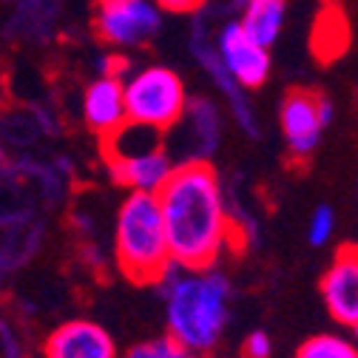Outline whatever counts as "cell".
<instances>
[{
	"instance_id": "1",
	"label": "cell",
	"mask_w": 358,
	"mask_h": 358,
	"mask_svg": "<svg viewBox=\"0 0 358 358\" xmlns=\"http://www.w3.org/2000/svg\"><path fill=\"white\" fill-rule=\"evenodd\" d=\"M157 202L171 264L176 267H216L222 256L242 242L222 179L210 162L176 165L157 191Z\"/></svg>"
},
{
	"instance_id": "2",
	"label": "cell",
	"mask_w": 358,
	"mask_h": 358,
	"mask_svg": "<svg viewBox=\"0 0 358 358\" xmlns=\"http://www.w3.org/2000/svg\"><path fill=\"white\" fill-rule=\"evenodd\" d=\"M162 293L165 336L194 355L210 352L231 319V279L219 267H176L154 285Z\"/></svg>"
},
{
	"instance_id": "3",
	"label": "cell",
	"mask_w": 358,
	"mask_h": 358,
	"mask_svg": "<svg viewBox=\"0 0 358 358\" xmlns=\"http://www.w3.org/2000/svg\"><path fill=\"white\" fill-rule=\"evenodd\" d=\"M114 259L134 285H157L171 271V253L157 194L128 191L114 219Z\"/></svg>"
},
{
	"instance_id": "4",
	"label": "cell",
	"mask_w": 358,
	"mask_h": 358,
	"mask_svg": "<svg viewBox=\"0 0 358 358\" xmlns=\"http://www.w3.org/2000/svg\"><path fill=\"white\" fill-rule=\"evenodd\" d=\"M106 162L117 185L140 194H157L176 168L162 134L134 122H125L106 140Z\"/></svg>"
},
{
	"instance_id": "5",
	"label": "cell",
	"mask_w": 358,
	"mask_h": 358,
	"mask_svg": "<svg viewBox=\"0 0 358 358\" xmlns=\"http://www.w3.org/2000/svg\"><path fill=\"white\" fill-rule=\"evenodd\" d=\"M122 94H125V114L128 122L145 125L159 134L171 131L188 106V88L185 80L173 69L151 63L134 74L122 77Z\"/></svg>"
},
{
	"instance_id": "6",
	"label": "cell",
	"mask_w": 358,
	"mask_h": 358,
	"mask_svg": "<svg viewBox=\"0 0 358 358\" xmlns=\"http://www.w3.org/2000/svg\"><path fill=\"white\" fill-rule=\"evenodd\" d=\"M165 134V151L176 165L210 162L222 145V134H225V111L210 97H191L179 122Z\"/></svg>"
},
{
	"instance_id": "7",
	"label": "cell",
	"mask_w": 358,
	"mask_h": 358,
	"mask_svg": "<svg viewBox=\"0 0 358 358\" xmlns=\"http://www.w3.org/2000/svg\"><path fill=\"white\" fill-rule=\"evenodd\" d=\"M162 29L157 0H97L94 31L111 49H143Z\"/></svg>"
},
{
	"instance_id": "8",
	"label": "cell",
	"mask_w": 358,
	"mask_h": 358,
	"mask_svg": "<svg viewBox=\"0 0 358 358\" xmlns=\"http://www.w3.org/2000/svg\"><path fill=\"white\" fill-rule=\"evenodd\" d=\"M188 49L194 55V60L199 63V69L208 74V80L216 85V92H222L228 103V114L234 117V122L248 134V137H259V120H256V108L250 103V94L228 77L225 66L219 60L216 43H213V29H210V17L205 12L194 15L191 31H188Z\"/></svg>"
},
{
	"instance_id": "9",
	"label": "cell",
	"mask_w": 358,
	"mask_h": 358,
	"mask_svg": "<svg viewBox=\"0 0 358 358\" xmlns=\"http://www.w3.org/2000/svg\"><path fill=\"white\" fill-rule=\"evenodd\" d=\"M333 103L324 94L307 92V88H293L290 94H285L279 106V128L287 151L296 159L310 157L319 148L324 128L333 122Z\"/></svg>"
},
{
	"instance_id": "10",
	"label": "cell",
	"mask_w": 358,
	"mask_h": 358,
	"mask_svg": "<svg viewBox=\"0 0 358 358\" xmlns=\"http://www.w3.org/2000/svg\"><path fill=\"white\" fill-rule=\"evenodd\" d=\"M213 43L219 60L225 66L228 77L242 88V92H256L271 77V49L253 40L239 20H228L213 31Z\"/></svg>"
},
{
	"instance_id": "11",
	"label": "cell",
	"mask_w": 358,
	"mask_h": 358,
	"mask_svg": "<svg viewBox=\"0 0 358 358\" xmlns=\"http://www.w3.org/2000/svg\"><path fill=\"white\" fill-rule=\"evenodd\" d=\"M43 358H120L114 336L92 319H69L43 341Z\"/></svg>"
},
{
	"instance_id": "12",
	"label": "cell",
	"mask_w": 358,
	"mask_h": 358,
	"mask_svg": "<svg viewBox=\"0 0 358 358\" xmlns=\"http://www.w3.org/2000/svg\"><path fill=\"white\" fill-rule=\"evenodd\" d=\"M330 319L347 330L358 327V248H341L322 279Z\"/></svg>"
},
{
	"instance_id": "13",
	"label": "cell",
	"mask_w": 358,
	"mask_h": 358,
	"mask_svg": "<svg viewBox=\"0 0 358 358\" xmlns=\"http://www.w3.org/2000/svg\"><path fill=\"white\" fill-rule=\"evenodd\" d=\"M122 77L125 74H100L83 92V120L103 140H108L128 122Z\"/></svg>"
},
{
	"instance_id": "14",
	"label": "cell",
	"mask_w": 358,
	"mask_h": 358,
	"mask_svg": "<svg viewBox=\"0 0 358 358\" xmlns=\"http://www.w3.org/2000/svg\"><path fill=\"white\" fill-rule=\"evenodd\" d=\"M43 242V222L29 210H0V279L34 259Z\"/></svg>"
},
{
	"instance_id": "15",
	"label": "cell",
	"mask_w": 358,
	"mask_h": 358,
	"mask_svg": "<svg viewBox=\"0 0 358 358\" xmlns=\"http://www.w3.org/2000/svg\"><path fill=\"white\" fill-rule=\"evenodd\" d=\"M285 17H287V0H245L239 6L236 20L253 40L271 49L285 29Z\"/></svg>"
},
{
	"instance_id": "16",
	"label": "cell",
	"mask_w": 358,
	"mask_h": 358,
	"mask_svg": "<svg viewBox=\"0 0 358 358\" xmlns=\"http://www.w3.org/2000/svg\"><path fill=\"white\" fill-rule=\"evenodd\" d=\"M296 358H358V344L344 333H319L301 341Z\"/></svg>"
},
{
	"instance_id": "17",
	"label": "cell",
	"mask_w": 358,
	"mask_h": 358,
	"mask_svg": "<svg viewBox=\"0 0 358 358\" xmlns=\"http://www.w3.org/2000/svg\"><path fill=\"white\" fill-rule=\"evenodd\" d=\"M120 358H199V355H194L182 344H176L171 336H159V338L137 341L134 347H128Z\"/></svg>"
},
{
	"instance_id": "18",
	"label": "cell",
	"mask_w": 358,
	"mask_h": 358,
	"mask_svg": "<svg viewBox=\"0 0 358 358\" xmlns=\"http://www.w3.org/2000/svg\"><path fill=\"white\" fill-rule=\"evenodd\" d=\"M336 225H338L336 210L330 205H319L316 210L310 213V222H307V242L313 248L330 245V239L336 236Z\"/></svg>"
},
{
	"instance_id": "19",
	"label": "cell",
	"mask_w": 358,
	"mask_h": 358,
	"mask_svg": "<svg viewBox=\"0 0 358 358\" xmlns=\"http://www.w3.org/2000/svg\"><path fill=\"white\" fill-rule=\"evenodd\" d=\"M0 358H26L17 327L6 316H0Z\"/></svg>"
},
{
	"instance_id": "20",
	"label": "cell",
	"mask_w": 358,
	"mask_h": 358,
	"mask_svg": "<svg viewBox=\"0 0 358 358\" xmlns=\"http://www.w3.org/2000/svg\"><path fill=\"white\" fill-rule=\"evenodd\" d=\"M273 355V338L264 330H253L242 344V358H271Z\"/></svg>"
},
{
	"instance_id": "21",
	"label": "cell",
	"mask_w": 358,
	"mask_h": 358,
	"mask_svg": "<svg viewBox=\"0 0 358 358\" xmlns=\"http://www.w3.org/2000/svg\"><path fill=\"white\" fill-rule=\"evenodd\" d=\"M157 6L171 15H199L210 6V0H157Z\"/></svg>"
},
{
	"instance_id": "22",
	"label": "cell",
	"mask_w": 358,
	"mask_h": 358,
	"mask_svg": "<svg viewBox=\"0 0 358 358\" xmlns=\"http://www.w3.org/2000/svg\"><path fill=\"white\" fill-rule=\"evenodd\" d=\"M242 3H245V0H228V6H231V9H239Z\"/></svg>"
},
{
	"instance_id": "23",
	"label": "cell",
	"mask_w": 358,
	"mask_h": 358,
	"mask_svg": "<svg viewBox=\"0 0 358 358\" xmlns=\"http://www.w3.org/2000/svg\"><path fill=\"white\" fill-rule=\"evenodd\" d=\"M352 341H355V344H358V327H355V330H352Z\"/></svg>"
},
{
	"instance_id": "24",
	"label": "cell",
	"mask_w": 358,
	"mask_h": 358,
	"mask_svg": "<svg viewBox=\"0 0 358 358\" xmlns=\"http://www.w3.org/2000/svg\"><path fill=\"white\" fill-rule=\"evenodd\" d=\"M0 94H3V88H0Z\"/></svg>"
}]
</instances>
